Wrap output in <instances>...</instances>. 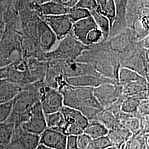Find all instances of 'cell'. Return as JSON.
<instances>
[{"label": "cell", "mask_w": 149, "mask_h": 149, "mask_svg": "<svg viewBox=\"0 0 149 149\" xmlns=\"http://www.w3.org/2000/svg\"><path fill=\"white\" fill-rule=\"evenodd\" d=\"M63 96L65 106L81 112L88 120H95L103 109L93 95V88L65 86L59 91Z\"/></svg>", "instance_id": "obj_1"}, {"label": "cell", "mask_w": 149, "mask_h": 149, "mask_svg": "<svg viewBox=\"0 0 149 149\" xmlns=\"http://www.w3.org/2000/svg\"><path fill=\"white\" fill-rule=\"evenodd\" d=\"M43 84L44 82H36L24 86L12 101V112L29 117L31 108L40 101V88Z\"/></svg>", "instance_id": "obj_2"}, {"label": "cell", "mask_w": 149, "mask_h": 149, "mask_svg": "<svg viewBox=\"0 0 149 149\" xmlns=\"http://www.w3.org/2000/svg\"><path fill=\"white\" fill-rule=\"evenodd\" d=\"M88 48L89 47L82 44L74 38L68 36L60 40L58 47L51 52L49 58L63 60H75Z\"/></svg>", "instance_id": "obj_3"}, {"label": "cell", "mask_w": 149, "mask_h": 149, "mask_svg": "<svg viewBox=\"0 0 149 149\" xmlns=\"http://www.w3.org/2000/svg\"><path fill=\"white\" fill-rule=\"evenodd\" d=\"M60 112L64 117V127L63 133L66 136H78L83 133L88 123V119L79 111L64 106Z\"/></svg>", "instance_id": "obj_4"}, {"label": "cell", "mask_w": 149, "mask_h": 149, "mask_svg": "<svg viewBox=\"0 0 149 149\" xmlns=\"http://www.w3.org/2000/svg\"><path fill=\"white\" fill-rule=\"evenodd\" d=\"M93 95L103 109L109 108L124 97L122 87L119 84L107 83L100 86L93 88Z\"/></svg>", "instance_id": "obj_5"}, {"label": "cell", "mask_w": 149, "mask_h": 149, "mask_svg": "<svg viewBox=\"0 0 149 149\" xmlns=\"http://www.w3.org/2000/svg\"><path fill=\"white\" fill-rule=\"evenodd\" d=\"M40 103L45 115L59 112L64 106L63 96L59 90L45 85L40 88Z\"/></svg>", "instance_id": "obj_6"}, {"label": "cell", "mask_w": 149, "mask_h": 149, "mask_svg": "<svg viewBox=\"0 0 149 149\" xmlns=\"http://www.w3.org/2000/svg\"><path fill=\"white\" fill-rule=\"evenodd\" d=\"M21 127L26 132L39 135L47 128L45 114L39 102L33 106L30 111L28 119L23 123Z\"/></svg>", "instance_id": "obj_7"}, {"label": "cell", "mask_w": 149, "mask_h": 149, "mask_svg": "<svg viewBox=\"0 0 149 149\" xmlns=\"http://www.w3.org/2000/svg\"><path fill=\"white\" fill-rule=\"evenodd\" d=\"M23 60L21 47L6 39L0 42V68H6Z\"/></svg>", "instance_id": "obj_8"}, {"label": "cell", "mask_w": 149, "mask_h": 149, "mask_svg": "<svg viewBox=\"0 0 149 149\" xmlns=\"http://www.w3.org/2000/svg\"><path fill=\"white\" fill-rule=\"evenodd\" d=\"M43 21L53 31L59 40H62L71 34L72 23L68 15L44 16Z\"/></svg>", "instance_id": "obj_9"}, {"label": "cell", "mask_w": 149, "mask_h": 149, "mask_svg": "<svg viewBox=\"0 0 149 149\" xmlns=\"http://www.w3.org/2000/svg\"><path fill=\"white\" fill-rule=\"evenodd\" d=\"M40 144V135L25 131L21 126L16 127L11 143L15 149H36Z\"/></svg>", "instance_id": "obj_10"}, {"label": "cell", "mask_w": 149, "mask_h": 149, "mask_svg": "<svg viewBox=\"0 0 149 149\" xmlns=\"http://www.w3.org/2000/svg\"><path fill=\"white\" fill-rule=\"evenodd\" d=\"M6 79L22 86L32 83L26 60L23 59L19 62L11 64L8 66Z\"/></svg>", "instance_id": "obj_11"}, {"label": "cell", "mask_w": 149, "mask_h": 149, "mask_svg": "<svg viewBox=\"0 0 149 149\" xmlns=\"http://www.w3.org/2000/svg\"><path fill=\"white\" fill-rule=\"evenodd\" d=\"M65 61V63L60 67L62 73L66 79L85 74L99 75L94 67L88 64L75 61L73 60Z\"/></svg>", "instance_id": "obj_12"}, {"label": "cell", "mask_w": 149, "mask_h": 149, "mask_svg": "<svg viewBox=\"0 0 149 149\" xmlns=\"http://www.w3.org/2000/svg\"><path fill=\"white\" fill-rule=\"evenodd\" d=\"M69 85L74 87H89L95 88L107 83L118 84L117 82L97 74H85L66 79Z\"/></svg>", "instance_id": "obj_13"}, {"label": "cell", "mask_w": 149, "mask_h": 149, "mask_svg": "<svg viewBox=\"0 0 149 149\" xmlns=\"http://www.w3.org/2000/svg\"><path fill=\"white\" fill-rule=\"evenodd\" d=\"M67 136L59 131L47 128L40 135V144L54 149H66Z\"/></svg>", "instance_id": "obj_14"}, {"label": "cell", "mask_w": 149, "mask_h": 149, "mask_svg": "<svg viewBox=\"0 0 149 149\" xmlns=\"http://www.w3.org/2000/svg\"><path fill=\"white\" fill-rule=\"evenodd\" d=\"M98 28L93 17L91 16L72 24L71 34L73 37L82 44L86 45V38L93 29ZM87 46V45H86Z\"/></svg>", "instance_id": "obj_15"}, {"label": "cell", "mask_w": 149, "mask_h": 149, "mask_svg": "<svg viewBox=\"0 0 149 149\" xmlns=\"http://www.w3.org/2000/svg\"><path fill=\"white\" fill-rule=\"evenodd\" d=\"M38 37L39 47L44 52H49L58 40L53 31L43 21L38 25Z\"/></svg>", "instance_id": "obj_16"}, {"label": "cell", "mask_w": 149, "mask_h": 149, "mask_svg": "<svg viewBox=\"0 0 149 149\" xmlns=\"http://www.w3.org/2000/svg\"><path fill=\"white\" fill-rule=\"evenodd\" d=\"M94 68L99 75L118 83V72L120 66L116 61L110 59H102L97 63Z\"/></svg>", "instance_id": "obj_17"}, {"label": "cell", "mask_w": 149, "mask_h": 149, "mask_svg": "<svg viewBox=\"0 0 149 149\" xmlns=\"http://www.w3.org/2000/svg\"><path fill=\"white\" fill-rule=\"evenodd\" d=\"M27 67L31 82H44L48 68V64L36 58L26 60Z\"/></svg>", "instance_id": "obj_18"}, {"label": "cell", "mask_w": 149, "mask_h": 149, "mask_svg": "<svg viewBox=\"0 0 149 149\" xmlns=\"http://www.w3.org/2000/svg\"><path fill=\"white\" fill-rule=\"evenodd\" d=\"M23 86L7 79L0 81V104L13 101L21 92Z\"/></svg>", "instance_id": "obj_19"}, {"label": "cell", "mask_w": 149, "mask_h": 149, "mask_svg": "<svg viewBox=\"0 0 149 149\" xmlns=\"http://www.w3.org/2000/svg\"><path fill=\"white\" fill-rule=\"evenodd\" d=\"M143 118L139 117L136 114H126L121 111L117 116L119 125L125 128L132 134L140 131L141 121Z\"/></svg>", "instance_id": "obj_20"}, {"label": "cell", "mask_w": 149, "mask_h": 149, "mask_svg": "<svg viewBox=\"0 0 149 149\" xmlns=\"http://www.w3.org/2000/svg\"><path fill=\"white\" fill-rule=\"evenodd\" d=\"M132 135V134L127 129L119 125L108 130L107 136L111 141L112 146L120 149Z\"/></svg>", "instance_id": "obj_21"}, {"label": "cell", "mask_w": 149, "mask_h": 149, "mask_svg": "<svg viewBox=\"0 0 149 149\" xmlns=\"http://www.w3.org/2000/svg\"><path fill=\"white\" fill-rule=\"evenodd\" d=\"M124 96H135L149 91V80L144 77L141 80L122 86Z\"/></svg>", "instance_id": "obj_22"}, {"label": "cell", "mask_w": 149, "mask_h": 149, "mask_svg": "<svg viewBox=\"0 0 149 149\" xmlns=\"http://www.w3.org/2000/svg\"><path fill=\"white\" fill-rule=\"evenodd\" d=\"M40 9L44 16H58L67 15L70 8L54 1L40 5Z\"/></svg>", "instance_id": "obj_23"}, {"label": "cell", "mask_w": 149, "mask_h": 149, "mask_svg": "<svg viewBox=\"0 0 149 149\" xmlns=\"http://www.w3.org/2000/svg\"><path fill=\"white\" fill-rule=\"evenodd\" d=\"M108 129L101 123L97 120H89L84 133L90 136L92 140L107 135Z\"/></svg>", "instance_id": "obj_24"}, {"label": "cell", "mask_w": 149, "mask_h": 149, "mask_svg": "<svg viewBox=\"0 0 149 149\" xmlns=\"http://www.w3.org/2000/svg\"><path fill=\"white\" fill-rule=\"evenodd\" d=\"M144 77L137 72L125 67H120L118 72V83L122 86L141 80Z\"/></svg>", "instance_id": "obj_25"}, {"label": "cell", "mask_w": 149, "mask_h": 149, "mask_svg": "<svg viewBox=\"0 0 149 149\" xmlns=\"http://www.w3.org/2000/svg\"><path fill=\"white\" fill-rule=\"evenodd\" d=\"M149 134H145L140 131L133 134L123 146L124 149H149L147 147L145 139Z\"/></svg>", "instance_id": "obj_26"}, {"label": "cell", "mask_w": 149, "mask_h": 149, "mask_svg": "<svg viewBox=\"0 0 149 149\" xmlns=\"http://www.w3.org/2000/svg\"><path fill=\"white\" fill-rule=\"evenodd\" d=\"M103 124L108 130L119 126V122L116 115L111 111L107 109H103L95 120Z\"/></svg>", "instance_id": "obj_27"}, {"label": "cell", "mask_w": 149, "mask_h": 149, "mask_svg": "<svg viewBox=\"0 0 149 149\" xmlns=\"http://www.w3.org/2000/svg\"><path fill=\"white\" fill-rule=\"evenodd\" d=\"M47 128L59 131L63 133L64 127V117L61 112H54L45 115Z\"/></svg>", "instance_id": "obj_28"}, {"label": "cell", "mask_w": 149, "mask_h": 149, "mask_svg": "<svg viewBox=\"0 0 149 149\" xmlns=\"http://www.w3.org/2000/svg\"><path fill=\"white\" fill-rule=\"evenodd\" d=\"M90 13L91 16L94 19L97 27L101 31L104 38L107 37L112 29L108 19L101 13L97 8L90 11Z\"/></svg>", "instance_id": "obj_29"}, {"label": "cell", "mask_w": 149, "mask_h": 149, "mask_svg": "<svg viewBox=\"0 0 149 149\" xmlns=\"http://www.w3.org/2000/svg\"><path fill=\"white\" fill-rule=\"evenodd\" d=\"M15 129V125L12 123H0V145L4 146L9 145L13 137Z\"/></svg>", "instance_id": "obj_30"}, {"label": "cell", "mask_w": 149, "mask_h": 149, "mask_svg": "<svg viewBox=\"0 0 149 149\" xmlns=\"http://www.w3.org/2000/svg\"><path fill=\"white\" fill-rule=\"evenodd\" d=\"M97 10L108 19L112 28L115 23L116 18V8L114 1L106 0L103 5L98 7Z\"/></svg>", "instance_id": "obj_31"}, {"label": "cell", "mask_w": 149, "mask_h": 149, "mask_svg": "<svg viewBox=\"0 0 149 149\" xmlns=\"http://www.w3.org/2000/svg\"><path fill=\"white\" fill-rule=\"evenodd\" d=\"M140 102L133 96H124L120 105V111L126 114H134L138 111Z\"/></svg>", "instance_id": "obj_32"}, {"label": "cell", "mask_w": 149, "mask_h": 149, "mask_svg": "<svg viewBox=\"0 0 149 149\" xmlns=\"http://www.w3.org/2000/svg\"><path fill=\"white\" fill-rule=\"evenodd\" d=\"M72 23L79 21L86 18L91 16L90 11L86 8L74 7L70 8L69 11L67 14Z\"/></svg>", "instance_id": "obj_33"}, {"label": "cell", "mask_w": 149, "mask_h": 149, "mask_svg": "<svg viewBox=\"0 0 149 149\" xmlns=\"http://www.w3.org/2000/svg\"><path fill=\"white\" fill-rule=\"evenodd\" d=\"M112 146L108 138L105 136L92 140L89 145L86 149H105Z\"/></svg>", "instance_id": "obj_34"}, {"label": "cell", "mask_w": 149, "mask_h": 149, "mask_svg": "<svg viewBox=\"0 0 149 149\" xmlns=\"http://www.w3.org/2000/svg\"><path fill=\"white\" fill-rule=\"evenodd\" d=\"M129 41L125 34H122L112 41L111 47L113 50L117 52H123L128 47Z\"/></svg>", "instance_id": "obj_35"}, {"label": "cell", "mask_w": 149, "mask_h": 149, "mask_svg": "<svg viewBox=\"0 0 149 149\" xmlns=\"http://www.w3.org/2000/svg\"><path fill=\"white\" fill-rule=\"evenodd\" d=\"M116 8V21L122 20L125 16L128 0H113Z\"/></svg>", "instance_id": "obj_36"}, {"label": "cell", "mask_w": 149, "mask_h": 149, "mask_svg": "<svg viewBox=\"0 0 149 149\" xmlns=\"http://www.w3.org/2000/svg\"><path fill=\"white\" fill-rule=\"evenodd\" d=\"M13 102L0 104V123L5 122L12 112Z\"/></svg>", "instance_id": "obj_37"}, {"label": "cell", "mask_w": 149, "mask_h": 149, "mask_svg": "<svg viewBox=\"0 0 149 149\" xmlns=\"http://www.w3.org/2000/svg\"><path fill=\"white\" fill-rule=\"evenodd\" d=\"M74 7L84 8L91 11L97 9L98 6L95 0H78Z\"/></svg>", "instance_id": "obj_38"}, {"label": "cell", "mask_w": 149, "mask_h": 149, "mask_svg": "<svg viewBox=\"0 0 149 149\" xmlns=\"http://www.w3.org/2000/svg\"><path fill=\"white\" fill-rule=\"evenodd\" d=\"M92 139L86 134H80L77 136V145L78 149H86L92 141Z\"/></svg>", "instance_id": "obj_39"}, {"label": "cell", "mask_w": 149, "mask_h": 149, "mask_svg": "<svg viewBox=\"0 0 149 149\" xmlns=\"http://www.w3.org/2000/svg\"><path fill=\"white\" fill-rule=\"evenodd\" d=\"M77 136L74 135H69L67 136L66 149H78Z\"/></svg>", "instance_id": "obj_40"}, {"label": "cell", "mask_w": 149, "mask_h": 149, "mask_svg": "<svg viewBox=\"0 0 149 149\" xmlns=\"http://www.w3.org/2000/svg\"><path fill=\"white\" fill-rule=\"evenodd\" d=\"M52 1L56 2L70 8L74 7L78 2V0H52Z\"/></svg>", "instance_id": "obj_41"}, {"label": "cell", "mask_w": 149, "mask_h": 149, "mask_svg": "<svg viewBox=\"0 0 149 149\" xmlns=\"http://www.w3.org/2000/svg\"><path fill=\"white\" fill-rule=\"evenodd\" d=\"M7 69H8V67L2 68H0V81L7 79Z\"/></svg>", "instance_id": "obj_42"}, {"label": "cell", "mask_w": 149, "mask_h": 149, "mask_svg": "<svg viewBox=\"0 0 149 149\" xmlns=\"http://www.w3.org/2000/svg\"><path fill=\"white\" fill-rule=\"evenodd\" d=\"M52 149V148H49V147H48V146H45V145H44L43 144H40L39 145H38V146L37 148V149Z\"/></svg>", "instance_id": "obj_43"}, {"label": "cell", "mask_w": 149, "mask_h": 149, "mask_svg": "<svg viewBox=\"0 0 149 149\" xmlns=\"http://www.w3.org/2000/svg\"><path fill=\"white\" fill-rule=\"evenodd\" d=\"M95 1L99 7L103 5L106 1V0H95Z\"/></svg>", "instance_id": "obj_44"}, {"label": "cell", "mask_w": 149, "mask_h": 149, "mask_svg": "<svg viewBox=\"0 0 149 149\" xmlns=\"http://www.w3.org/2000/svg\"><path fill=\"white\" fill-rule=\"evenodd\" d=\"M51 1H52V0H37L38 4H39V5H42V4L47 3V2H48Z\"/></svg>", "instance_id": "obj_45"}, {"label": "cell", "mask_w": 149, "mask_h": 149, "mask_svg": "<svg viewBox=\"0 0 149 149\" xmlns=\"http://www.w3.org/2000/svg\"><path fill=\"white\" fill-rule=\"evenodd\" d=\"M118 149L117 148H116V147H114V146H109V147H108V148H107L106 149Z\"/></svg>", "instance_id": "obj_46"}, {"label": "cell", "mask_w": 149, "mask_h": 149, "mask_svg": "<svg viewBox=\"0 0 149 149\" xmlns=\"http://www.w3.org/2000/svg\"><path fill=\"white\" fill-rule=\"evenodd\" d=\"M3 147H4V146L0 145V149H3Z\"/></svg>", "instance_id": "obj_47"}, {"label": "cell", "mask_w": 149, "mask_h": 149, "mask_svg": "<svg viewBox=\"0 0 149 149\" xmlns=\"http://www.w3.org/2000/svg\"><path fill=\"white\" fill-rule=\"evenodd\" d=\"M123 149V146H122V148H121V149Z\"/></svg>", "instance_id": "obj_48"}]
</instances>
